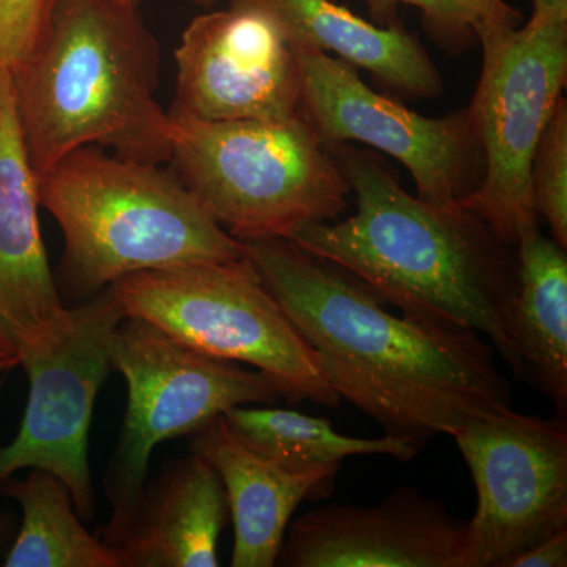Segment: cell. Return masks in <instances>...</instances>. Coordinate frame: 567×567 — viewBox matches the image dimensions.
<instances>
[{"label": "cell", "instance_id": "6da1fadb", "mask_svg": "<svg viewBox=\"0 0 567 567\" xmlns=\"http://www.w3.org/2000/svg\"><path fill=\"white\" fill-rule=\"evenodd\" d=\"M244 248L334 393L386 435L427 443L513 409L496 350L475 331L391 315L360 279L290 240Z\"/></svg>", "mask_w": 567, "mask_h": 567}, {"label": "cell", "instance_id": "7a4b0ae2", "mask_svg": "<svg viewBox=\"0 0 567 567\" xmlns=\"http://www.w3.org/2000/svg\"><path fill=\"white\" fill-rule=\"evenodd\" d=\"M327 145L357 213L344 221L306 224L290 241L344 268L406 317L487 336L520 377L506 333L518 292L516 246L461 204H429L406 193L371 153Z\"/></svg>", "mask_w": 567, "mask_h": 567}, {"label": "cell", "instance_id": "3957f363", "mask_svg": "<svg viewBox=\"0 0 567 567\" xmlns=\"http://www.w3.org/2000/svg\"><path fill=\"white\" fill-rule=\"evenodd\" d=\"M132 0H58L31 58L11 71L35 178L76 148L134 162L171 158V117L155 100L158 47Z\"/></svg>", "mask_w": 567, "mask_h": 567}, {"label": "cell", "instance_id": "277c9868", "mask_svg": "<svg viewBox=\"0 0 567 567\" xmlns=\"http://www.w3.org/2000/svg\"><path fill=\"white\" fill-rule=\"evenodd\" d=\"M40 207L61 226L59 292L84 303L125 276L234 260L244 241L226 233L173 173L156 164L76 148L37 178Z\"/></svg>", "mask_w": 567, "mask_h": 567}, {"label": "cell", "instance_id": "5b68a950", "mask_svg": "<svg viewBox=\"0 0 567 567\" xmlns=\"http://www.w3.org/2000/svg\"><path fill=\"white\" fill-rule=\"evenodd\" d=\"M169 117L174 174L237 240H290L306 224L336 221L349 208L352 188L306 115Z\"/></svg>", "mask_w": 567, "mask_h": 567}, {"label": "cell", "instance_id": "8992f818", "mask_svg": "<svg viewBox=\"0 0 567 567\" xmlns=\"http://www.w3.org/2000/svg\"><path fill=\"white\" fill-rule=\"evenodd\" d=\"M112 290L126 317L147 320L197 352L254 365L289 404H341L315 350L246 256L141 271Z\"/></svg>", "mask_w": 567, "mask_h": 567}, {"label": "cell", "instance_id": "52a82bcc", "mask_svg": "<svg viewBox=\"0 0 567 567\" xmlns=\"http://www.w3.org/2000/svg\"><path fill=\"white\" fill-rule=\"evenodd\" d=\"M112 368L126 382L128 405L104 488L112 505L102 535L121 528L148 480L153 450L192 435L234 406L278 404L281 388L262 371H246L183 344L162 328L125 317L111 344Z\"/></svg>", "mask_w": 567, "mask_h": 567}, {"label": "cell", "instance_id": "ba28073f", "mask_svg": "<svg viewBox=\"0 0 567 567\" xmlns=\"http://www.w3.org/2000/svg\"><path fill=\"white\" fill-rule=\"evenodd\" d=\"M483 69L472 104L484 173L461 200L507 245L539 226L532 163L567 81V20L503 29L480 41Z\"/></svg>", "mask_w": 567, "mask_h": 567}, {"label": "cell", "instance_id": "9c48e42d", "mask_svg": "<svg viewBox=\"0 0 567 567\" xmlns=\"http://www.w3.org/2000/svg\"><path fill=\"white\" fill-rule=\"evenodd\" d=\"M125 317L106 287L70 308L61 333L20 353L29 399L20 431L0 447V483L21 470H44L69 488L82 520L95 514L89 466L93 410L112 369V338Z\"/></svg>", "mask_w": 567, "mask_h": 567}, {"label": "cell", "instance_id": "30bf717a", "mask_svg": "<svg viewBox=\"0 0 567 567\" xmlns=\"http://www.w3.org/2000/svg\"><path fill=\"white\" fill-rule=\"evenodd\" d=\"M477 491L468 522L472 567H507L567 528V425L513 409L477 417L453 435Z\"/></svg>", "mask_w": 567, "mask_h": 567}, {"label": "cell", "instance_id": "8fae6325", "mask_svg": "<svg viewBox=\"0 0 567 567\" xmlns=\"http://www.w3.org/2000/svg\"><path fill=\"white\" fill-rule=\"evenodd\" d=\"M303 82L305 115L324 144L371 145L404 164L416 196L456 205L475 192L484 173L468 110L424 117L372 91L357 69L308 47H292Z\"/></svg>", "mask_w": 567, "mask_h": 567}, {"label": "cell", "instance_id": "7c38bea8", "mask_svg": "<svg viewBox=\"0 0 567 567\" xmlns=\"http://www.w3.org/2000/svg\"><path fill=\"white\" fill-rule=\"evenodd\" d=\"M173 111L207 122L286 121L305 115L292 44L265 11L245 3L200 14L175 51Z\"/></svg>", "mask_w": 567, "mask_h": 567}, {"label": "cell", "instance_id": "4fadbf2b", "mask_svg": "<svg viewBox=\"0 0 567 567\" xmlns=\"http://www.w3.org/2000/svg\"><path fill=\"white\" fill-rule=\"evenodd\" d=\"M284 567H472L468 522L404 486L375 506L328 505L295 518Z\"/></svg>", "mask_w": 567, "mask_h": 567}, {"label": "cell", "instance_id": "5bb4252c", "mask_svg": "<svg viewBox=\"0 0 567 567\" xmlns=\"http://www.w3.org/2000/svg\"><path fill=\"white\" fill-rule=\"evenodd\" d=\"M39 207L11 71L0 69V350L18 357L61 333L70 312L48 262Z\"/></svg>", "mask_w": 567, "mask_h": 567}, {"label": "cell", "instance_id": "9a60e30c", "mask_svg": "<svg viewBox=\"0 0 567 567\" xmlns=\"http://www.w3.org/2000/svg\"><path fill=\"white\" fill-rule=\"evenodd\" d=\"M227 511L221 477L192 451L147 480L122 527L100 539L122 567H216Z\"/></svg>", "mask_w": 567, "mask_h": 567}, {"label": "cell", "instance_id": "2e32d148", "mask_svg": "<svg viewBox=\"0 0 567 567\" xmlns=\"http://www.w3.org/2000/svg\"><path fill=\"white\" fill-rule=\"evenodd\" d=\"M193 453L221 477L233 514L234 567H274L290 518L308 496L331 487L339 466L293 472L246 446L224 415L189 435Z\"/></svg>", "mask_w": 567, "mask_h": 567}, {"label": "cell", "instance_id": "e0dca14e", "mask_svg": "<svg viewBox=\"0 0 567 567\" xmlns=\"http://www.w3.org/2000/svg\"><path fill=\"white\" fill-rule=\"evenodd\" d=\"M265 11L292 47L333 52L353 69L368 71L405 99H435L442 74L420 41L401 24L379 25L336 0H229Z\"/></svg>", "mask_w": 567, "mask_h": 567}, {"label": "cell", "instance_id": "ac0fdd59", "mask_svg": "<svg viewBox=\"0 0 567 567\" xmlns=\"http://www.w3.org/2000/svg\"><path fill=\"white\" fill-rule=\"evenodd\" d=\"M518 292L506 333L520 363V379L567 410V256L566 248L539 226L517 241Z\"/></svg>", "mask_w": 567, "mask_h": 567}, {"label": "cell", "instance_id": "d6986e66", "mask_svg": "<svg viewBox=\"0 0 567 567\" xmlns=\"http://www.w3.org/2000/svg\"><path fill=\"white\" fill-rule=\"evenodd\" d=\"M0 495L21 506L22 518L6 567H122L117 554L85 529L69 488L58 476L29 468L7 477Z\"/></svg>", "mask_w": 567, "mask_h": 567}, {"label": "cell", "instance_id": "ffe728a7", "mask_svg": "<svg viewBox=\"0 0 567 567\" xmlns=\"http://www.w3.org/2000/svg\"><path fill=\"white\" fill-rule=\"evenodd\" d=\"M235 435L256 453L293 470L341 465L352 456L383 454L398 461H413L425 443L409 436L357 439L339 434L327 417L309 416L295 410L234 406L224 413Z\"/></svg>", "mask_w": 567, "mask_h": 567}, {"label": "cell", "instance_id": "44dd1931", "mask_svg": "<svg viewBox=\"0 0 567 567\" xmlns=\"http://www.w3.org/2000/svg\"><path fill=\"white\" fill-rule=\"evenodd\" d=\"M338 2V0H336ZM375 24H398V7L412 6L423 14L425 31L443 50L464 52L484 37L518 28L522 13L505 0H363Z\"/></svg>", "mask_w": 567, "mask_h": 567}, {"label": "cell", "instance_id": "7402d4cb", "mask_svg": "<svg viewBox=\"0 0 567 567\" xmlns=\"http://www.w3.org/2000/svg\"><path fill=\"white\" fill-rule=\"evenodd\" d=\"M532 193L536 213L551 237L567 248V103L559 100L548 121L532 163Z\"/></svg>", "mask_w": 567, "mask_h": 567}, {"label": "cell", "instance_id": "603a6c76", "mask_svg": "<svg viewBox=\"0 0 567 567\" xmlns=\"http://www.w3.org/2000/svg\"><path fill=\"white\" fill-rule=\"evenodd\" d=\"M58 0H0V69L31 58L50 28Z\"/></svg>", "mask_w": 567, "mask_h": 567}, {"label": "cell", "instance_id": "cb8c5ba5", "mask_svg": "<svg viewBox=\"0 0 567 567\" xmlns=\"http://www.w3.org/2000/svg\"><path fill=\"white\" fill-rule=\"evenodd\" d=\"M567 528L535 544L524 554L517 555L507 567H566Z\"/></svg>", "mask_w": 567, "mask_h": 567}, {"label": "cell", "instance_id": "d4e9b609", "mask_svg": "<svg viewBox=\"0 0 567 567\" xmlns=\"http://www.w3.org/2000/svg\"><path fill=\"white\" fill-rule=\"evenodd\" d=\"M532 18L527 24L543 25L547 22L567 20V0H532Z\"/></svg>", "mask_w": 567, "mask_h": 567}, {"label": "cell", "instance_id": "484cf974", "mask_svg": "<svg viewBox=\"0 0 567 567\" xmlns=\"http://www.w3.org/2000/svg\"><path fill=\"white\" fill-rule=\"evenodd\" d=\"M18 525L11 514L0 513V566H3L7 554L14 536H17Z\"/></svg>", "mask_w": 567, "mask_h": 567}, {"label": "cell", "instance_id": "4316f807", "mask_svg": "<svg viewBox=\"0 0 567 567\" xmlns=\"http://www.w3.org/2000/svg\"><path fill=\"white\" fill-rule=\"evenodd\" d=\"M18 365H20V357H18V354L0 350V375L6 374V372L11 371V369L18 368Z\"/></svg>", "mask_w": 567, "mask_h": 567}, {"label": "cell", "instance_id": "83f0119b", "mask_svg": "<svg viewBox=\"0 0 567 567\" xmlns=\"http://www.w3.org/2000/svg\"><path fill=\"white\" fill-rule=\"evenodd\" d=\"M192 2L197 3L200 7H212L215 6L218 0H192Z\"/></svg>", "mask_w": 567, "mask_h": 567}, {"label": "cell", "instance_id": "f1b7e54d", "mask_svg": "<svg viewBox=\"0 0 567 567\" xmlns=\"http://www.w3.org/2000/svg\"><path fill=\"white\" fill-rule=\"evenodd\" d=\"M133 3H136V6H140V3L142 2V0H132Z\"/></svg>", "mask_w": 567, "mask_h": 567}]
</instances>
